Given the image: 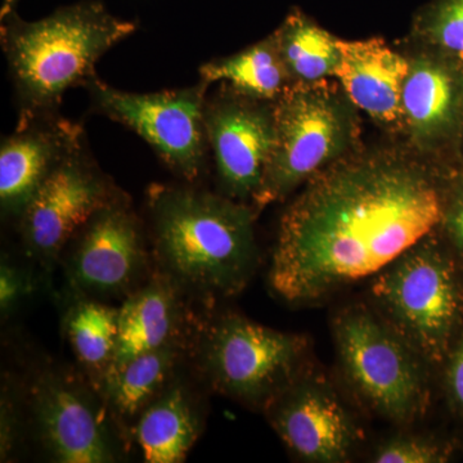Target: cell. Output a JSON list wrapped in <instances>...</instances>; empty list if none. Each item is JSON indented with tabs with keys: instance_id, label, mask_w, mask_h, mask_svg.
Listing matches in <instances>:
<instances>
[{
	"instance_id": "cell-1",
	"label": "cell",
	"mask_w": 463,
	"mask_h": 463,
	"mask_svg": "<svg viewBox=\"0 0 463 463\" xmlns=\"http://www.w3.org/2000/svg\"><path fill=\"white\" fill-rule=\"evenodd\" d=\"M443 215L421 164L392 152L349 155L307 182L283 214L270 288L288 303L319 300L385 269Z\"/></svg>"
},
{
	"instance_id": "cell-2",
	"label": "cell",
	"mask_w": 463,
	"mask_h": 463,
	"mask_svg": "<svg viewBox=\"0 0 463 463\" xmlns=\"http://www.w3.org/2000/svg\"><path fill=\"white\" fill-rule=\"evenodd\" d=\"M149 206L156 250L172 279L221 297L248 285L258 258L251 207L173 185L152 188Z\"/></svg>"
},
{
	"instance_id": "cell-3",
	"label": "cell",
	"mask_w": 463,
	"mask_h": 463,
	"mask_svg": "<svg viewBox=\"0 0 463 463\" xmlns=\"http://www.w3.org/2000/svg\"><path fill=\"white\" fill-rule=\"evenodd\" d=\"M0 20L2 47L20 100L18 123L56 114L66 91L96 80L99 58L137 29L99 2L69 5L32 23L14 11Z\"/></svg>"
},
{
	"instance_id": "cell-4",
	"label": "cell",
	"mask_w": 463,
	"mask_h": 463,
	"mask_svg": "<svg viewBox=\"0 0 463 463\" xmlns=\"http://www.w3.org/2000/svg\"><path fill=\"white\" fill-rule=\"evenodd\" d=\"M354 103L330 80L292 84L273 103L274 143L255 212L285 200L341 158L359 139Z\"/></svg>"
},
{
	"instance_id": "cell-5",
	"label": "cell",
	"mask_w": 463,
	"mask_h": 463,
	"mask_svg": "<svg viewBox=\"0 0 463 463\" xmlns=\"http://www.w3.org/2000/svg\"><path fill=\"white\" fill-rule=\"evenodd\" d=\"M335 337L346 377L362 398L392 421H412L425 385L419 354L403 337L362 307L337 317Z\"/></svg>"
},
{
	"instance_id": "cell-6",
	"label": "cell",
	"mask_w": 463,
	"mask_h": 463,
	"mask_svg": "<svg viewBox=\"0 0 463 463\" xmlns=\"http://www.w3.org/2000/svg\"><path fill=\"white\" fill-rule=\"evenodd\" d=\"M373 295L417 354L437 358L455 325L458 292L449 265L428 237L381 270Z\"/></svg>"
},
{
	"instance_id": "cell-7",
	"label": "cell",
	"mask_w": 463,
	"mask_h": 463,
	"mask_svg": "<svg viewBox=\"0 0 463 463\" xmlns=\"http://www.w3.org/2000/svg\"><path fill=\"white\" fill-rule=\"evenodd\" d=\"M93 105L116 123L138 134L173 172L196 181L206 163V88L203 81L184 90L132 93L115 90L99 78L88 85Z\"/></svg>"
},
{
	"instance_id": "cell-8",
	"label": "cell",
	"mask_w": 463,
	"mask_h": 463,
	"mask_svg": "<svg viewBox=\"0 0 463 463\" xmlns=\"http://www.w3.org/2000/svg\"><path fill=\"white\" fill-rule=\"evenodd\" d=\"M306 337L227 316L207 332L203 370L219 392L246 402L270 401L292 383Z\"/></svg>"
},
{
	"instance_id": "cell-9",
	"label": "cell",
	"mask_w": 463,
	"mask_h": 463,
	"mask_svg": "<svg viewBox=\"0 0 463 463\" xmlns=\"http://www.w3.org/2000/svg\"><path fill=\"white\" fill-rule=\"evenodd\" d=\"M205 128L225 196L254 199L273 149V103L232 90L206 99Z\"/></svg>"
},
{
	"instance_id": "cell-10",
	"label": "cell",
	"mask_w": 463,
	"mask_h": 463,
	"mask_svg": "<svg viewBox=\"0 0 463 463\" xmlns=\"http://www.w3.org/2000/svg\"><path fill=\"white\" fill-rule=\"evenodd\" d=\"M112 197L108 179L80 146L45 179L21 214L26 245L43 259L56 257Z\"/></svg>"
},
{
	"instance_id": "cell-11",
	"label": "cell",
	"mask_w": 463,
	"mask_h": 463,
	"mask_svg": "<svg viewBox=\"0 0 463 463\" xmlns=\"http://www.w3.org/2000/svg\"><path fill=\"white\" fill-rule=\"evenodd\" d=\"M269 403L273 429L295 456L307 462L346 461L355 443L354 425L326 383L292 381Z\"/></svg>"
},
{
	"instance_id": "cell-12",
	"label": "cell",
	"mask_w": 463,
	"mask_h": 463,
	"mask_svg": "<svg viewBox=\"0 0 463 463\" xmlns=\"http://www.w3.org/2000/svg\"><path fill=\"white\" fill-rule=\"evenodd\" d=\"M83 141L81 128L56 114L18 123L0 147L3 213L20 218L45 179Z\"/></svg>"
},
{
	"instance_id": "cell-13",
	"label": "cell",
	"mask_w": 463,
	"mask_h": 463,
	"mask_svg": "<svg viewBox=\"0 0 463 463\" xmlns=\"http://www.w3.org/2000/svg\"><path fill=\"white\" fill-rule=\"evenodd\" d=\"M403 127L419 151H431L463 125V74L458 63L434 53L410 58L403 96Z\"/></svg>"
},
{
	"instance_id": "cell-14",
	"label": "cell",
	"mask_w": 463,
	"mask_h": 463,
	"mask_svg": "<svg viewBox=\"0 0 463 463\" xmlns=\"http://www.w3.org/2000/svg\"><path fill=\"white\" fill-rule=\"evenodd\" d=\"M80 231L72 258V277L79 288L114 291L132 281L143 249L138 221L125 201L112 197Z\"/></svg>"
},
{
	"instance_id": "cell-15",
	"label": "cell",
	"mask_w": 463,
	"mask_h": 463,
	"mask_svg": "<svg viewBox=\"0 0 463 463\" xmlns=\"http://www.w3.org/2000/svg\"><path fill=\"white\" fill-rule=\"evenodd\" d=\"M33 407L43 443L57 462L114 461L93 408L65 381L44 374L33 388Z\"/></svg>"
},
{
	"instance_id": "cell-16",
	"label": "cell",
	"mask_w": 463,
	"mask_h": 463,
	"mask_svg": "<svg viewBox=\"0 0 463 463\" xmlns=\"http://www.w3.org/2000/svg\"><path fill=\"white\" fill-rule=\"evenodd\" d=\"M340 65L335 78L356 109L385 127H403L402 96L410 58L380 38L339 39Z\"/></svg>"
},
{
	"instance_id": "cell-17",
	"label": "cell",
	"mask_w": 463,
	"mask_h": 463,
	"mask_svg": "<svg viewBox=\"0 0 463 463\" xmlns=\"http://www.w3.org/2000/svg\"><path fill=\"white\" fill-rule=\"evenodd\" d=\"M118 334L114 358L106 377L128 362L174 340L178 303L169 281H156L125 301L118 309Z\"/></svg>"
},
{
	"instance_id": "cell-18",
	"label": "cell",
	"mask_w": 463,
	"mask_h": 463,
	"mask_svg": "<svg viewBox=\"0 0 463 463\" xmlns=\"http://www.w3.org/2000/svg\"><path fill=\"white\" fill-rule=\"evenodd\" d=\"M200 425L184 390L167 389L143 410L136 438L145 461L179 463L184 461L196 443Z\"/></svg>"
},
{
	"instance_id": "cell-19",
	"label": "cell",
	"mask_w": 463,
	"mask_h": 463,
	"mask_svg": "<svg viewBox=\"0 0 463 463\" xmlns=\"http://www.w3.org/2000/svg\"><path fill=\"white\" fill-rule=\"evenodd\" d=\"M203 84L222 83L249 99L274 103L292 85L273 35L200 67Z\"/></svg>"
},
{
	"instance_id": "cell-20",
	"label": "cell",
	"mask_w": 463,
	"mask_h": 463,
	"mask_svg": "<svg viewBox=\"0 0 463 463\" xmlns=\"http://www.w3.org/2000/svg\"><path fill=\"white\" fill-rule=\"evenodd\" d=\"M292 84H312L336 76L339 38L298 9L272 33Z\"/></svg>"
},
{
	"instance_id": "cell-21",
	"label": "cell",
	"mask_w": 463,
	"mask_h": 463,
	"mask_svg": "<svg viewBox=\"0 0 463 463\" xmlns=\"http://www.w3.org/2000/svg\"><path fill=\"white\" fill-rule=\"evenodd\" d=\"M178 355V345L172 340L137 356L118 373L106 377L109 398L115 410L124 417L145 410L165 385Z\"/></svg>"
},
{
	"instance_id": "cell-22",
	"label": "cell",
	"mask_w": 463,
	"mask_h": 463,
	"mask_svg": "<svg viewBox=\"0 0 463 463\" xmlns=\"http://www.w3.org/2000/svg\"><path fill=\"white\" fill-rule=\"evenodd\" d=\"M118 309L99 303L79 304L70 313L67 332L76 354L87 367L108 373L118 334Z\"/></svg>"
},
{
	"instance_id": "cell-23",
	"label": "cell",
	"mask_w": 463,
	"mask_h": 463,
	"mask_svg": "<svg viewBox=\"0 0 463 463\" xmlns=\"http://www.w3.org/2000/svg\"><path fill=\"white\" fill-rule=\"evenodd\" d=\"M412 35L434 53L463 61V0H432L420 9Z\"/></svg>"
},
{
	"instance_id": "cell-24",
	"label": "cell",
	"mask_w": 463,
	"mask_h": 463,
	"mask_svg": "<svg viewBox=\"0 0 463 463\" xmlns=\"http://www.w3.org/2000/svg\"><path fill=\"white\" fill-rule=\"evenodd\" d=\"M377 463H435L441 461L440 450L421 438L392 439L377 449L373 456Z\"/></svg>"
},
{
	"instance_id": "cell-25",
	"label": "cell",
	"mask_w": 463,
	"mask_h": 463,
	"mask_svg": "<svg viewBox=\"0 0 463 463\" xmlns=\"http://www.w3.org/2000/svg\"><path fill=\"white\" fill-rule=\"evenodd\" d=\"M0 272V307L3 313H7L23 297L24 279L7 264H2Z\"/></svg>"
},
{
	"instance_id": "cell-26",
	"label": "cell",
	"mask_w": 463,
	"mask_h": 463,
	"mask_svg": "<svg viewBox=\"0 0 463 463\" xmlns=\"http://www.w3.org/2000/svg\"><path fill=\"white\" fill-rule=\"evenodd\" d=\"M443 222L457 248L463 252V187L457 191L449 206L444 205Z\"/></svg>"
},
{
	"instance_id": "cell-27",
	"label": "cell",
	"mask_w": 463,
	"mask_h": 463,
	"mask_svg": "<svg viewBox=\"0 0 463 463\" xmlns=\"http://www.w3.org/2000/svg\"><path fill=\"white\" fill-rule=\"evenodd\" d=\"M449 388L457 403L463 407V340L450 364Z\"/></svg>"
},
{
	"instance_id": "cell-28",
	"label": "cell",
	"mask_w": 463,
	"mask_h": 463,
	"mask_svg": "<svg viewBox=\"0 0 463 463\" xmlns=\"http://www.w3.org/2000/svg\"><path fill=\"white\" fill-rule=\"evenodd\" d=\"M18 0H3L2 9H0V18L5 17L7 14H11V12H14Z\"/></svg>"
}]
</instances>
